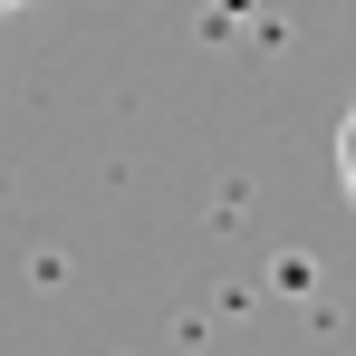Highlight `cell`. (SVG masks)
Returning a JSON list of instances; mask_svg holds the SVG:
<instances>
[{
	"label": "cell",
	"instance_id": "cell-1",
	"mask_svg": "<svg viewBox=\"0 0 356 356\" xmlns=\"http://www.w3.org/2000/svg\"><path fill=\"white\" fill-rule=\"evenodd\" d=\"M337 183H347V202H356V106H347V125H337Z\"/></svg>",
	"mask_w": 356,
	"mask_h": 356
},
{
	"label": "cell",
	"instance_id": "cell-2",
	"mask_svg": "<svg viewBox=\"0 0 356 356\" xmlns=\"http://www.w3.org/2000/svg\"><path fill=\"white\" fill-rule=\"evenodd\" d=\"M0 10H10V0H0Z\"/></svg>",
	"mask_w": 356,
	"mask_h": 356
}]
</instances>
